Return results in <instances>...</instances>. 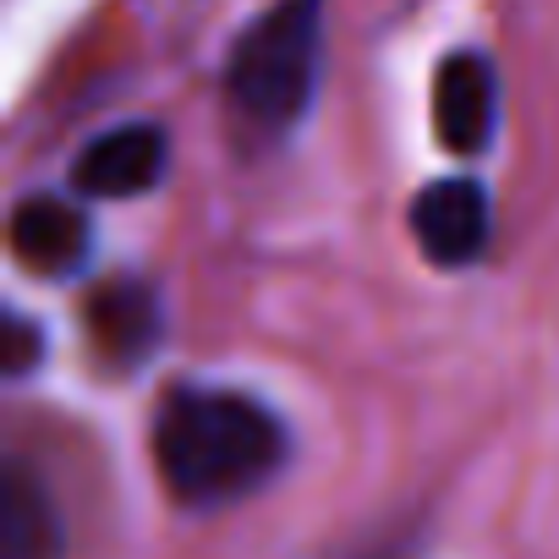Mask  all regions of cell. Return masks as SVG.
Returning <instances> with one entry per match:
<instances>
[{
	"instance_id": "cell-1",
	"label": "cell",
	"mask_w": 559,
	"mask_h": 559,
	"mask_svg": "<svg viewBox=\"0 0 559 559\" xmlns=\"http://www.w3.org/2000/svg\"><path fill=\"white\" fill-rule=\"evenodd\" d=\"M292 455V433L241 390L176 384L154 412V466L176 504L214 510L258 493Z\"/></svg>"
},
{
	"instance_id": "cell-2",
	"label": "cell",
	"mask_w": 559,
	"mask_h": 559,
	"mask_svg": "<svg viewBox=\"0 0 559 559\" xmlns=\"http://www.w3.org/2000/svg\"><path fill=\"white\" fill-rule=\"evenodd\" d=\"M324 72V0H274L225 56V99L258 132H292Z\"/></svg>"
},
{
	"instance_id": "cell-3",
	"label": "cell",
	"mask_w": 559,
	"mask_h": 559,
	"mask_svg": "<svg viewBox=\"0 0 559 559\" xmlns=\"http://www.w3.org/2000/svg\"><path fill=\"white\" fill-rule=\"evenodd\" d=\"M433 127L461 159L483 154L499 127V72L483 50H450L433 72Z\"/></svg>"
},
{
	"instance_id": "cell-4",
	"label": "cell",
	"mask_w": 559,
	"mask_h": 559,
	"mask_svg": "<svg viewBox=\"0 0 559 559\" xmlns=\"http://www.w3.org/2000/svg\"><path fill=\"white\" fill-rule=\"evenodd\" d=\"M488 230H493L488 192H483V181H472V176L428 181V187L412 198V236H417L423 258L439 263V269H461V263L483 258Z\"/></svg>"
},
{
	"instance_id": "cell-5",
	"label": "cell",
	"mask_w": 559,
	"mask_h": 559,
	"mask_svg": "<svg viewBox=\"0 0 559 559\" xmlns=\"http://www.w3.org/2000/svg\"><path fill=\"white\" fill-rule=\"evenodd\" d=\"M165 165H170V138L154 121H121L72 159V181L88 198H138L165 181Z\"/></svg>"
},
{
	"instance_id": "cell-6",
	"label": "cell",
	"mask_w": 559,
	"mask_h": 559,
	"mask_svg": "<svg viewBox=\"0 0 559 559\" xmlns=\"http://www.w3.org/2000/svg\"><path fill=\"white\" fill-rule=\"evenodd\" d=\"M61 554H67L61 510L45 477L12 455L7 477H0V559H61Z\"/></svg>"
},
{
	"instance_id": "cell-7",
	"label": "cell",
	"mask_w": 559,
	"mask_h": 559,
	"mask_svg": "<svg viewBox=\"0 0 559 559\" xmlns=\"http://www.w3.org/2000/svg\"><path fill=\"white\" fill-rule=\"evenodd\" d=\"M88 247H94V230H88V219L67 198H23L17 203V214H12V252L23 258V269L67 280V274L83 269Z\"/></svg>"
},
{
	"instance_id": "cell-8",
	"label": "cell",
	"mask_w": 559,
	"mask_h": 559,
	"mask_svg": "<svg viewBox=\"0 0 559 559\" xmlns=\"http://www.w3.org/2000/svg\"><path fill=\"white\" fill-rule=\"evenodd\" d=\"M88 324H94V341H99L105 357L143 362L159 341V302L143 280H110V286L94 292Z\"/></svg>"
},
{
	"instance_id": "cell-9",
	"label": "cell",
	"mask_w": 559,
	"mask_h": 559,
	"mask_svg": "<svg viewBox=\"0 0 559 559\" xmlns=\"http://www.w3.org/2000/svg\"><path fill=\"white\" fill-rule=\"evenodd\" d=\"M39 330L23 319V313H12L7 319V373H28L34 368V357H39Z\"/></svg>"
}]
</instances>
